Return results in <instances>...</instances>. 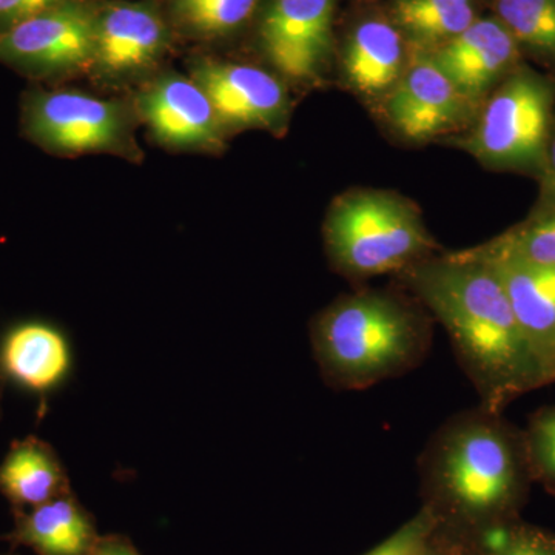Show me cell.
Returning a JSON list of instances; mask_svg holds the SVG:
<instances>
[{"label": "cell", "instance_id": "cell-24", "mask_svg": "<svg viewBox=\"0 0 555 555\" xmlns=\"http://www.w3.org/2000/svg\"><path fill=\"white\" fill-rule=\"evenodd\" d=\"M437 521L436 513L426 507L367 555H429L433 550L430 540L436 531Z\"/></svg>", "mask_w": 555, "mask_h": 555}, {"label": "cell", "instance_id": "cell-21", "mask_svg": "<svg viewBox=\"0 0 555 555\" xmlns=\"http://www.w3.org/2000/svg\"><path fill=\"white\" fill-rule=\"evenodd\" d=\"M495 11L518 47L555 62V0H496Z\"/></svg>", "mask_w": 555, "mask_h": 555}, {"label": "cell", "instance_id": "cell-22", "mask_svg": "<svg viewBox=\"0 0 555 555\" xmlns=\"http://www.w3.org/2000/svg\"><path fill=\"white\" fill-rule=\"evenodd\" d=\"M259 0H171L175 20L203 38H222L240 30L257 10Z\"/></svg>", "mask_w": 555, "mask_h": 555}, {"label": "cell", "instance_id": "cell-31", "mask_svg": "<svg viewBox=\"0 0 555 555\" xmlns=\"http://www.w3.org/2000/svg\"><path fill=\"white\" fill-rule=\"evenodd\" d=\"M0 555H9V554H0Z\"/></svg>", "mask_w": 555, "mask_h": 555}, {"label": "cell", "instance_id": "cell-27", "mask_svg": "<svg viewBox=\"0 0 555 555\" xmlns=\"http://www.w3.org/2000/svg\"><path fill=\"white\" fill-rule=\"evenodd\" d=\"M540 199L537 210L555 208V120L547 142L545 163L540 171Z\"/></svg>", "mask_w": 555, "mask_h": 555}, {"label": "cell", "instance_id": "cell-26", "mask_svg": "<svg viewBox=\"0 0 555 555\" xmlns=\"http://www.w3.org/2000/svg\"><path fill=\"white\" fill-rule=\"evenodd\" d=\"M61 3L64 0H0V22H7L11 27Z\"/></svg>", "mask_w": 555, "mask_h": 555}, {"label": "cell", "instance_id": "cell-16", "mask_svg": "<svg viewBox=\"0 0 555 555\" xmlns=\"http://www.w3.org/2000/svg\"><path fill=\"white\" fill-rule=\"evenodd\" d=\"M72 349L65 335L50 324H20L0 347V371L33 392L47 393L68 377Z\"/></svg>", "mask_w": 555, "mask_h": 555}, {"label": "cell", "instance_id": "cell-25", "mask_svg": "<svg viewBox=\"0 0 555 555\" xmlns=\"http://www.w3.org/2000/svg\"><path fill=\"white\" fill-rule=\"evenodd\" d=\"M496 555H555V545L532 531H517L505 537Z\"/></svg>", "mask_w": 555, "mask_h": 555}, {"label": "cell", "instance_id": "cell-9", "mask_svg": "<svg viewBox=\"0 0 555 555\" xmlns=\"http://www.w3.org/2000/svg\"><path fill=\"white\" fill-rule=\"evenodd\" d=\"M192 73L214 105L222 130H276L287 122V91L264 69L203 61Z\"/></svg>", "mask_w": 555, "mask_h": 555}, {"label": "cell", "instance_id": "cell-12", "mask_svg": "<svg viewBox=\"0 0 555 555\" xmlns=\"http://www.w3.org/2000/svg\"><path fill=\"white\" fill-rule=\"evenodd\" d=\"M138 108L153 137L171 149H214L222 127L214 105L192 78L167 75L150 83Z\"/></svg>", "mask_w": 555, "mask_h": 555}, {"label": "cell", "instance_id": "cell-2", "mask_svg": "<svg viewBox=\"0 0 555 555\" xmlns=\"http://www.w3.org/2000/svg\"><path fill=\"white\" fill-rule=\"evenodd\" d=\"M313 350L324 377L364 387L411 366L425 349V331L408 306L382 292L339 299L312 326Z\"/></svg>", "mask_w": 555, "mask_h": 555}, {"label": "cell", "instance_id": "cell-28", "mask_svg": "<svg viewBox=\"0 0 555 555\" xmlns=\"http://www.w3.org/2000/svg\"><path fill=\"white\" fill-rule=\"evenodd\" d=\"M91 555H142L127 537L119 534L101 535Z\"/></svg>", "mask_w": 555, "mask_h": 555}, {"label": "cell", "instance_id": "cell-13", "mask_svg": "<svg viewBox=\"0 0 555 555\" xmlns=\"http://www.w3.org/2000/svg\"><path fill=\"white\" fill-rule=\"evenodd\" d=\"M166 24L145 3H112L96 14L94 61L104 75L120 78L150 67L166 50Z\"/></svg>", "mask_w": 555, "mask_h": 555}, {"label": "cell", "instance_id": "cell-5", "mask_svg": "<svg viewBox=\"0 0 555 555\" xmlns=\"http://www.w3.org/2000/svg\"><path fill=\"white\" fill-rule=\"evenodd\" d=\"M554 105L553 80L518 65L483 102L465 147L492 169L540 175L553 131Z\"/></svg>", "mask_w": 555, "mask_h": 555}, {"label": "cell", "instance_id": "cell-20", "mask_svg": "<svg viewBox=\"0 0 555 555\" xmlns=\"http://www.w3.org/2000/svg\"><path fill=\"white\" fill-rule=\"evenodd\" d=\"M455 254L476 261L520 259L537 264L555 266V208L535 210L531 218L507 230L503 235Z\"/></svg>", "mask_w": 555, "mask_h": 555}, {"label": "cell", "instance_id": "cell-6", "mask_svg": "<svg viewBox=\"0 0 555 555\" xmlns=\"http://www.w3.org/2000/svg\"><path fill=\"white\" fill-rule=\"evenodd\" d=\"M25 130L43 149L80 155L119 147L127 119L116 102L80 91H43L28 101Z\"/></svg>", "mask_w": 555, "mask_h": 555}, {"label": "cell", "instance_id": "cell-29", "mask_svg": "<svg viewBox=\"0 0 555 555\" xmlns=\"http://www.w3.org/2000/svg\"><path fill=\"white\" fill-rule=\"evenodd\" d=\"M3 382H5V375L0 371V411H2Z\"/></svg>", "mask_w": 555, "mask_h": 555}, {"label": "cell", "instance_id": "cell-14", "mask_svg": "<svg viewBox=\"0 0 555 555\" xmlns=\"http://www.w3.org/2000/svg\"><path fill=\"white\" fill-rule=\"evenodd\" d=\"M483 262L502 281L546 385L555 383V266L520 259Z\"/></svg>", "mask_w": 555, "mask_h": 555}, {"label": "cell", "instance_id": "cell-18", "mask_svg": "<svg viewBox=\"0 0 555 555\" xmlns=\"http://www.w3.org/2000/svg\"><path fill=\"white\" fill-rule=\"evenodd\" d=\"M0 492L14 509L27 511L68 494L72 486L54 449L28 437L16 441L0 463Z\"/></svg>", "mask_w": 555, "mask_h": 555}, {"label": "cell", "instance_id": "cell-3", "mask_svg": "<svg viewBox=\"0 0 555 555\" xmlns=\"http://www.w3.org/2000/svg\"><path fill=\"white\" fill-rule=\"evenodd\" d=\"M430 473L454 509L469 517L494 516L517 499L531 476L524 434L518 436L486 411L462 420L438 441Z\"/></svg>", "mask_w": 555, "mask_h": 555}, {"label": "cell", "instance_id": "cell-23", "mask_svg": "<svg viewBox=\"0 0 555 555\" xmlns=\"http://www.w3.org/2000/svg\"><path fill=\"white\" fill-rule=\"evenodd\" d=\"M524 444L531 477L555 491V406L532 416Z\"/></svg>", "mask_w": 555, "mask_h": 555}, {"label": "cell", "instance_id": "cell-10", "mask_svg": "<svg viewBox=\"0 0 555 555\" xmlns=\"http://www.w3.org/2000/svg\"><path fill=\"white\" fill-rule=\"evenodd\" d=\"M335 0H270L261 43L273 67L292 80L315 78L332 42Z\"/></svg>", "mask_w": 555, "mask_h": 555}, {"label": "cell", "instance_id": "cell-1", "mask_svg": "<svg viewBox=\"0 0 555 555\" xmlns=\"http://www.w3.org/2000/svg\"><path fill=\"white\" fill-rule=\"evenodd\" d=\"M406 276L449 332L486 412L499 415L517 397L546 385L505 287L488 262L451 254L416 262Z\"/></svg>", "mask_w": 555, "mask_h": 555}, {"label": "cell", "instance_id": "cell-30", "mask_svg": "<svg viewBox=\"0 0 555 555\" xmlns=\"http://www.w3.org/2000/svg\"><path fill=\"white\" fill-rule=\"evenodd\" d=\"M429 555H452V554L444 553V551H433V550H430V554Z\"/></svg>", "mask_w": 555, "mask_h": 555}, {"label": "cell", "instance_id": "cell-4", "mask_svg": "<svg viewBox=\"0 0 555 555\" xmlns=\"http://www.w3.org/2000/svg\"><path fill=\"white\" fill-rule=\"evenodd\" d=\"M324 233L332 261L353 276L411 268L436 247L416 207L383 190L341 196L328 211Z\"/></svg>", "mask_w": 555, "mask_h": 555}, {"label": "cell", "instance_id": "cell-15", "mask_svg": "<svg viewBox=\"0 0 555 555\" xmlns=\"http://www.w3.org/2000/svg\"><path fill=\"white\" fill-rule=\"evenodd\" d=\"M7 539L38 555H91L101 535L72 491L33 509L16 511V526Z\"/></svg>", "mask_w": 555, "mask_h": 555}, {"label": "cell", "instance_id": "cell-11", "mask_svg": "<svg viewBox=\"0 0 555 555\" xmlns=\"http://www.w3.org/2000/svg\"><path fill=\"white\" fill-rule=\"evenodd\" d=\"M520 47L496 17L477 20L462 35L430 53L438 68L474 108L480 107L518 67Z\"/></svg>", "mask_w": 555, "mask_h": 555}, {"label": "cell", "instance_id": "cell-19", "mask_svg": "<svg viewBox=\"0 0 555 555\" xmlns=\"http://www.w3.org/2000/svg\"><path fill=\"white\" fill-rule=\"evenodd\" d=\"M393 20L420 47L444 46L477 21L473 0H396ZM433 50V51H434Z\"/></svg>", "mask_w": 555, "mask_h": 555}, {"label": "cell", "instance_id": "cell-7", "mask_svg": "<svg viewBox=\"0 0 555 555\" xmlns=\"http://www.w3.org/2000/svg\"><path fill=\"white\" fill-rule=\"evenodd\" d=\"M96 14L61 3L0 33V61L27 72H76L93 65Z\"/></svg>", "mask_w": 555, "mask_h": 555}, {"label": "cell", "instance_id": "cell-17", "mask_svg": "<svg viewBox=\"0 0 555 555\" xmlns=\"http://www.w3.org/2000/svg\"><path fill=\"white\" fill-rule=\"evenodd\" d=\"M343 69L358 93L386 98L406 69L401 31L387 21L361 22L347 39Z\"/></svg>", "mask_w": 555, "mask_h": 555}, {"label": "cell", "instance_id": "cell-8", "mask_svg": "<svg viewBox=\"0 0 555 555\" xmlns=\"http://www.w3.org/2000/svg\"><path fill=\"white\" fill-rule=\"evenodd\" d=\"M470 108L473 105L425 50L416 51L385 101L387 122L401 137L415 142L456 129Z\"/></svg>", "mask_w": 555, "mask_h": 555}]
</instances>
